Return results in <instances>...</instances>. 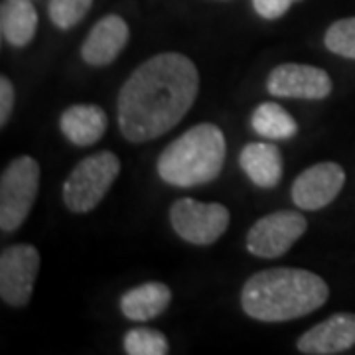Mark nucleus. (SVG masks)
<instances>
[{
  "mask_svg": "<svg viewBox=\"0 0 355 355\" xmlns=\"http://www.w3.org/2000/svg\"><path fill=\"white\" fill-rule=\"evenodd\" d=\"M198 91V67L184 53L146 60L119 91L116 121L123 137L139 144L166 135L190 111Z\"/></svg>",
  "mask_w": 355,
  "mask_h": 355,
  "instance_id": "f257e3e1",
  "label": "nucleus"
},
{
  "mask_svg": "<svg viewBox=\"0 0 355 355\" xmlns=\"http://www.w3.org/2000/svg\"><path fill=\"white\" fill-rule=\"evenodd\" d=\"M326 280L306 268H266L243 284L241 308L253 320L286 322L308 316L326 304Z\"/></svg>",
  "mask_w": 355,
  "mask_h": 355,
  "instance_id": "f03ea898",
  "label": "nucleus"
},
{
  "mask_svg": "<svg viewBox=\"0 0 355 355\" xmlns=\"http://www.w3.org/2000/svg\"><path fill=\"white\" fill-rule=\"evenodd\" d=\"M225 135L211 123L188 128L166 146L158 158V176L176 188H193L214 182L225 164Z\"/></svg>",
  "mask_w": 355,
  "mask_h": 355,
  "instance_id": "7ed1b4c3",
  "label": "nucleus"
},
{
  "mask_svg": "<svg viewBox=\"0 0 355 355\" xmlns=\"http://www.w3.org/2000/svg\"><path fill=\"white\" fill-rule=\"evenodd\" d=\"M121 172V160L116 154L101 150L83 158L69 172L64 182V202L73 214L93 211Z\"/></svg>",
  "mask_w": 355,
  "mask_h": 355,
  "instance_id": "20e7f679",
  "label": "nucleus"
},
{
  "mask_svg": "<svg viewBox=\"0 0 355 355\" xmlns=\"http://www.w3.org/2000/svg\"><path fill=\"white\" fill-rule=\"evenodd\" d=\"M40 166L32 156H18L0 176V229L12 233L26 221L38 198Z\"/></svg>",
  "mask_w": 355,
  "mask_h": 355,
  "instance_id": "39448f33",
  "label": "nucleus"
},
{
  "mask_svg": "<svg viewBox=\"0 0 355 355\" xmlns=\"http://www.w3.org/2000/svg\"><path fill=\"white\" fill-rule=\"evenodd\" d=\"M170 223L184 241L207 247L227 231L229 209L223 203H203L182 198L170 207Z\"/></svg>",
  "mask_w": 355,
  "mask_h": 355,
  "instance_id": "423d86ee",
  "label": "nucleus"
},
{
  "mask_svg": "<svg viewBox=\"0 0 355 355\" xmlns=\"http://www.w3.org/2000/svg\"><path fill=\"white\" fill-rule=\"evenodd\" d=\"M308 229V221L302 214L282 209L257 219L247 233V251L261 259H277L298 241Z\"/></svg>",
  "mask_w": 355,
  "mask_h": 355,
  "instance_id": "0eeeda50",
  "label": "nucleus"
},
{
  "mask_svg": "<svg viewBox=\"0 0 355 355\" xmlns=\"http://www.w3.org/2000/svg\"><path fill=\"white\" fill-rule=\"evenodd\" d=\"M40 253L34 245H10L0 254V296L8 306H26L36 284Z\"/></svg>",
  "mask_w": 355,
  "mask_h": 355,
  "instance_id": "6e6552de",
  "label": "nucleus"
},
{
  "mask_svg": "<svg viewBox=\"0 0 355 355\" xmlns=\"http://www.w3.org/2000/svg\"><path fill=\"white\" fill-rule=\"evenodd\" d=\"M266 89L275 97L318 101L331 93V79L326 69L316 65L282 64L268 73Z\"/></svg>",
  "mask_w": 355,
  "mask_h": 355,
  "instance_id": "1a4fd4ad",
  "label": "nucleus"
},
{
  "mask_svg": "<svg viewBox=\"0 0 355 355\" xmlns=\"http://www.w3.org/2000/svg\"><path fill=\"white\" fill-rule=\"evenodd\" d=\"M345 172L336 162H320L310 166L294 180L291 198L296 207L316 211L330 205L342 191Z\"/></svg>",
  "mask_w": 355,
  "mask_h": 355,
  "instance_id": "9d476101",
  "label": "nucleus"
},
{
  "mask_svg": "<svg viewBox=\"0 0 355 355\" xmlns=\"http://www.w3.org/2000/svg\"><path fill=\"white\" fill-rule=\"evenodd\" d=\"M355 345V314H334L328 320L304 331L296 347L300 354L336 355Z\"/></svg>",
  "mask_w": 355,
  "mask_h": 355,
  "instance_id": "9b49d317",
  "label": "nucleus"
},
{
  "mask_svg": "<svg viewBox=\"0 0 355 355\" xmlns=\"http://www.w3.org/2000/svg\"><path fill=\"white\" fill-rule=\"evenodd\" d=\"M130 30L128 24L116 14H109L91 28L81 46L83 62L95 67L113 64L119 53L127 46Z\"/></svg>",
  "mask_w": 355,
  "mask_h": 355,
  "instance_id": "f8f14e48",
  "label": "nucleus"
},
{
  "mask_svg": "<svg viewBox=\"0 0 355 355\" xmlns=\"http://www.w3.org/2000/svg\"><path fill=\"white\" fill-rule=\"evenodd\" d=\"M107 114L97 105H71L60 116V130L76 146H91L107 132Z\"/></svg>",
  "mask_w": 355,
  "mask_h": 355,
  "instance_id": "ddd939ff",
  "label": "nucleus"
},
{
  "mask_svg": "<svg viewBox=\"0 0 355 355\" xmlns=\"http://www.w3.org/2000/svg\"><path fill=\"white\" fill-rule=\"evenodd\" d=\"M239 164L254 186L270 190L282 178V154L272 142H249L241 150Z\"/></svg>",
  "mask_w": 355,
  "mask_h": 355,
  "instance_id": "4468645a",
  "label": "nucleus"
},
{
  "mask_svg": "<svg viewBox=\"0 0 355 355\" xmlns=\"http://www.w3.org/2000/svg\"><path fill=\"white\" fill-rule=\"evenodd\" d=\"M172 300V292L164 282H142L139 286L127 291L121 296V312L123 316L135 322H146L158 318L168 310Z\"/></svg>",
  "mask_w": 355,
  "mask_h": 355,
  "instance_id": "2eb2a0df",
  "label": "nucleus"
},
{
  "mask_svg": "<svg viewBox=\"0 0 355 355\" xmlns=\"http://www.w3.org/2000/svg\"><path fill=\"white\" fill-rule=\"evenodd\" d=\"M38 30V12L30 0H2L0 32L4 42L14 48L28 46Z\"/></svg>",
  "mask_w": 355,
  "mask_h": 355,
  "instance_id": "dca6fc26",
  "label": "nucleus"
},
{
  "mask_svg": "<svg viewBox=\"0 0 355 355\" xmlns=\"http://www.w3.org/2000/svg\"><path fill=\"white\" fill-rule=\"evenodd\" d=\"M251 127L268 140H288L298 132L294 116L277 103H261L251 114Z\"/></svg>",
  "mask_w": 355,
  "mask_h": 355,
  "instance_id": "f3484780",
  "label": "nucleus"
},
{
  "mask_svg": "<svg viewBox=\"0 0 355 355\" xmlns=\"http://www.w3.org/2000/svg\"><path fill=\"white\" fill-rule=\"evenodd\" d=\"M123 347L128 355H166L170 352L168 340L154 328H132L123 338Z\"/></svg>",
  "mask_w": 355,
  "mask_h": 355,
  "instance_id": "a211bd4d",
  "label": "nucleus"
},
{
  "mask_svg": "<svg viewBox=\"0 0 355 355\" xmlns=\"http://www.w3.org/2000/svg\"><path fill=\"white\" fill-rule=\"evenodd\" d=\"M324 44L331 53L355 60V16L334 22L324 36Z\"/></svg>",
  "mask_w": 355,
  "mask_h": 355,
  "instance_id": "6ab92c4d",
  "label": "nucleus"
},
{
  "mask_svg": "<svg viewBox=\"0 0 355 355\" xmlns=\"http://www.w3.org/2000/svg\"><path fill=\"white\" fill-rule=\"evenodd\" d=\"M93 0H50L48 12L50 20L60 30H69L77 26L91 10Z\"/></svg>",
  "mask_w": 355,
  "mask_h": 355,
  "instance_id": "aec40b11",
  "label": "nucleus"
},
{
  "mask_svg": "<svg viewBox=\"0 0 355 355\" xmlns=\"http://www.w3.org/2000/svg\"><path fill=\"white\" fill-rule=\"evenodd\" d=\"M298 0H253L254 12L265 20H279Z\"/></svg>",
  "mask_w": 355,
  "mask_h": 355,
  "instance_id": "412c9836",
  "label": "nucleus"
},
{
  "mask_svg": "<svg viewBox=\"0 0 355 355\" xmlns=\"http://www.w3.org/2000/svg\"><path fill=\"white\" fill-rule=\"evenodd\" d=\"M14 107V87L8 77H0V125L4 127Z\"/></svg>",
  "mask_w": 355,
  "mask_h": 355,
  "instance_id": "4be33fe9",
  "label": "nucleus"
}]
</instances>
